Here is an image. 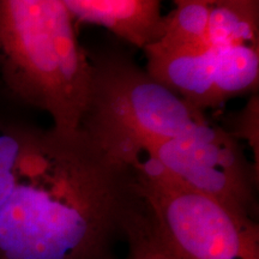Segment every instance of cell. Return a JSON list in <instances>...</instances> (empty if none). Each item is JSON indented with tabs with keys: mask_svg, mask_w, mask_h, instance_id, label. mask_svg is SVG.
Listing matches in <instances>:
<instances>
[{
	"mask_svg": "<svg viewBox=\"0 0 259 259\" xmlns=\"http://www.w3.org/2000/svg\"><path fill=\"white\" fill-rule=\"evenodd\" d=\"M0 83L53 127H82L93 66L61 0H0Z\"/></svg>",
	"mask_w": 259,
	"mask_h": 259,
	"instance_id": "cell-1",
	"label": "cell"
},
{
	"mask_svg": "<svg viewBox=\"0 0 259 259\" xmlns=\"http://www.w3.org/2000/svg\"><path fill=\"white\" fill-rule=\"evenodd\" d=\"M127 166L151 223L181 257L259 259L251 216L184 185L141 158H131Z\"/></svg>",
	"mask_w": 259,
	"mask_h": 259,
	"instance_id": "cell-2",
	"label": "cell"
},
{
	"mask_svg": "<svg viewBox=\"0 0 259 259\" xmlns=\"http://www.w3.org/2000/svg\"><path fill=\"white\" fill-rule=\"evenodd\" d=\"M74 21L106 28L141 50L162 31L163 0H61Z\"/></svg>",
	"mask_w": 259,
	"mask_h": 259,
	"instance_id": "cell-3",
	"label": "cell"
},
{
	"mask_svg": "<svg viewBox=\"0 0 259 259\" xmlns=\"http://www.w3.org/2000/svg\"><path fill=\"white\" fill-rule=\"evenodd\" d=\"M28 108L0 83V208L17 184L28 154L44 128L29 118Z\"/></svg>",
	"mask_w": 259,
	"mask_h": 259,
	"instance_id": "cell-4",
	"label": "cell"
},
{
	"mask_svg": "<svg viewBox=\"0 0 259 259\" xmlns=\"http://www.w3.org/2000/svg\"><path fill=\"white\" fill-rule=\"evenodd\" d=\"M124 234L128 242L127 255L124 259H185L158 234L143 205L126 223Z\"/></svg>",
	"mask_w": 259,
	"mask_h": 259,
	"instance_id": "cell-5",
	"label": "cell"
}]
</instances>
